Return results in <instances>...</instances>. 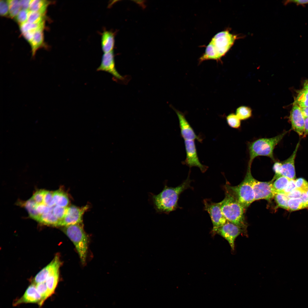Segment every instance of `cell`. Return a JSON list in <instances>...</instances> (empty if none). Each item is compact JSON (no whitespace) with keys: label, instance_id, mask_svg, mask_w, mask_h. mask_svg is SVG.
Listing matches in <instances>:
<instances>
[{"label":"cell","instance_id":"19","mask_svg":"<svg viewBox=\"0 0 308 308\" xmlns=\"http://www.w3.org/2000/svg\"><path fill=\"white\" fill-rule=\"evenodd\" d=\"M114 44V36L112 32L105 31L101 36V46L104 53L108 52L112 50Z\"/></svg>","mask_w":308,"mask_h":308},{"label":"cell","instance_id":"15","mask_svg":"<svg viewBox=\"0 0 308 308\" xmlns=\"http://www.w3.org/2000/svg\"><path fill=\"white\" fill-rule=\"evenodd\" d=\"M41 301L40 295L36 288V285L33 283L28 287L23 296L15 301L14 306L24 303H37L40 306Z\"/></svg>","mask_w":308,"mask_h":308},{"label":"cell","instance_id":"31","mask_svg":"<svg viewBox=\"0 0 308 308\" xmlns=\"http://www.w3.org/2000/svg\"><path fill=\"white\" fill-rule=\"evenodd\" d=\"M36 288L40 295L41 301L40 306L43 305L45 300L50 296L45 281L36 285Z\"/></svg>","mask_w":308,"mask_h":308},{"label":"cell","instance_id":"48","mask_svg":"<svg viewBox=\"0 0 308 308\" xmlns=\"http://www.w3.org/2000/svg\"><path fill=\"white\" fill-rule=\"evenodd\" d=\"M308 134V117L305 118V120L304 131L303 135L305 136Z\"/></svg>","mask_w":308,"mask_h":308},{"label":"cell","instance_id":"22","mask_svg":"<svg viewBox=\"0 0 308 308\" xmlns=\"http://www.w3.org/2000/svg\"><path fill=\"white\" fill-rule=\"evenodd\" d=\"M290 179L281 175L273 178L271 181L272 187L275 193H282Z\"/></svg>","mask_w":308,"mask_h":308},{"label":"cell","instance_id":"23","mask_svg":"<svg viewBox=\"0 0 308 308\" xmlns=\"http://www.w3.org/2000/svg\"><path fill=\"white\" fill-rule=\"evenodd\" d=\"M50 3L46 0H31L28 10L45 14L47 7Z\"/></svg>","mask_w":308,"mask_h":308},{"label":"cell","instance_id":"37","mask_svg":"<svg viewBox=\"0 0 308 308\" xmlns=\"http://www.w3.org/2000/svg\"><path fill=\"white\" fill-rule=\"evenodd\" d=\"M43 204L49 207L55 206L53 200V192L46 191Z\"/></svg>","mask_w":308,"mask_h":308},{"label":"cell","instance_id":"36","mask_svg":"<svg viewBox=\"0 0 308 308\" xmlns=\"http://www.w3.org/2000/svg\"><path fill=\"white\" fill-rule=\"evenodd\" d=\"M67 208L68 207H62L55 206L52 212L54 215L61 221L64 217L66 212Z\"/></svg>","mask_w":308,"mask_h":308},{"label":"cell","instance_id":"16","mask_svg":"<svg viewBox=\"0 0 308 308\" xmlns=\"http://www.w3.org/2000/svg\"><path fill=\"white\" fill-rule=\"evenodd\" d=\"M299 145V141L297 143L295 150L291 155L282 163L280 170V176H283L290 179H294L295 178V160Z\"/></svg>","mask_w":308,"mask_h":308},{"label":"cell","instance_id":"49","mask_svg":"<svg viewBox=\"0 0 308 308\" xmlns=\"http://www.w3.org/2000/svg\"><path fill=\"white\" fill-rule=\"evenodd\" d=\"M301 110L304 118L308 117V107L300 108Z\"/></svg>","mask_w":308,"mask_h":308},{"label":"cell","instance_id":"27","mask_svg":"<svg viewBox=\"0 0 308 308\" xmlns=\"http://www.w3.org/2000/svg\"><path fill=\"white\" fill-rule=\"evenodd\" d=\"M294 103L300 108L308 107V91L304 89L299 91Z\"/></svg>","mask_w":308,"mask_h":308},{"label":"cell","instance_id":"46","mask_svg":"<svg viewBox=\"0 0 308 308\" xmlns=\"http://www.w3.org/2000/svg\"><path fill=\"white\" fill-rule=\"evenodd\" d=\"M300 198L302 200L303 208H308V195L303 193Z\"/></svg>","mask_w":308,"mask_h":308},{"label":"cell","instance_id":"43","mask_svg":"<svg viewBox=\"0 0 308 308\" xmlns=\"http://www.w3.org/2000/svg\"><path fill=\"white\" fill-rule=\"evenodd\" d=\"M303 193L300 190L296 188L286 195L289 199L299 198L301 197Z\"/></svg>","mask_w":308,"mask_h":308},{"label":"cell","instance_id":"47","mask_svg":"<svg viewBox=\"0 0 308 308\" xmlns=\"http://www.w3.org/2000/svg\"><path fill=\"white\" fill-rule=\"evenodd\" d=\"M288 3H293L298 5H304L308 4V0H289Z\"/></svg>","mask_w":308,"mask_h":308},{"label":"cell","instance_id":"4","mask_svg":"<svg viewBox=\"0 0 308 308\" xmlns=\"http://www.w3.org/2000/svg\"><path fill=\"white\" fill-rule=\"evenodd\" d=\"M287 131H285L275 137L261 138L248 143L249 155L248 165L251 166L254 159L257 157L264 156L275 161L273 151L276 146L282 139Z\"/></svg>","mask_w":308,"mask_h":308},{"label":"cell","instance_id":"50","mask_svg":"<svg viewBox=\"0 0 308 308\" xmlns=\"http://www.w3.org/2000/svg\"><path fill=\"white\" fill-rule=\"evenodd\" d=\"M304 89L308 91V80H306L304 82Z\"/></svg>","mask_w":308,"mask_h":308},{"label":"cell","instance_id":"45","mask_svg":"<svg viewBox=\"0 0 308 308\" xmlns=\"http://www.w3.org/2000/svg\"><path fill=\"white\" fill-rule=\"evenodd\" d=\"M31 0H21L19 1L21 8L23 9L28 10Z\"/></svg>","mask_w":308,"mask_h":308},{"label":"cell","instance_id":"12","mask_svg":"<svg viewBox=\"0 0 308 308\" xmlns=\"http://www.w3.org/2000/svg\"><path fill=\"white\" fill-rule=\"evenodd\" d=\"M178 118L181 135L185 140H197L201 142L202 139L197 135L194 129L186 119L185 114L182 112L174 109Z\"/></svg>","mask_w":308,"mask_h":308},{"label":"cell","instance_id":"35","mask_svg":"<svg viewBox=\"0 0 308 308\" xmlns=\"http://www.w3.org/2000/svg\"><path fill=\"white\" fill-rule=\"evenodd\" d=\"M296 188L308 195V182L304 179L299 178L295 180Z\"/></svg>","mask_w":308,"mask_h":308},{"label":"cell","instance_id":"3","mask_svg":"<svg viewBox=\"0 0 308 308\" xmlns=\"http://www.w3.org/2000/svg\"><path fill=\"white\" fill-rule=\"evenodd\" d=\"M225 189V197L220 202L222 213L228 221L244 230L246 228L244 217L245 209L234 195Z\"/></svg>","mask_w":308,"mask_h":308},{"label":"cell","instance_id":"14","mask_svg":"<svg viewBox=\"0 0 308 308\" xmlns=\"http://www.w3.org/2000/svg\"><path fill=\"white\" fill-rule=\"evenodd\" d=\"M290 120L292 130L299 136L303 134L305 120L301 108L294 103L290 112Z\"/></svg>","mask_w":308,"mask_h":308},{"label":"cell","instance_id":"1","mask_svg":"<svg viewBox=\"0 0 308 308\" xmlns=\"http://www.w3.org/2000/svg\"><path fill=\"white\" fill-rule=\"evenodd\" d=\"M191 180L189 176L181 185L175 187H168L166 183L162 191L157 194L150 193L149 200L156 212L168 214L178 208V201L180 194L189 188Z\"/></svg>","mask_w":308,"mask_h":308},{"label":"cell","instance_id":"24","mask_svg":"<svg viewBox=\"0 0 308 308\" xmlns=\"http://www.w3.org/2000/svg\"><path fill=\"white\" fill-rule=\"evenodd\" d=\"M37 221L46 225L58 226L60 221L51 211L41 215Z\"/></svg>","mask_w":308,"mask_h":308},{"label":"cell","instance_id":"28","mask_svg":"<svg viewBox=\"0 0 308 308\" xmlns=\"http://www.w3.org/2000/svg\"><path fill=\"white\" fill-rule=\"evenodd\" d=\"M252 112V110L250 108L242 106L237 108L236 114L241 120H246L251 117Z\"/></svg>","mask_w":308,"mask_h":308},{"label":"cell","instance_id":"29","mask_svg":"<svg viewBox=\"0 0 308 308\" xmlns=\"http://www.w3.org/2000/svg\"><path fill=\"white\" fill-rule=\"evenodd\" d=\"M274 198L279 207L289 210L288 203L289 198L286 195L282 193H276Z\"/></svg>","mask_w":308,"mask_h":308},{"label":"cell","instance_id":"21","mask_svg":"<svg viewBox=\"0 0 308 308\" xmlns=\"http://www.w3.org/2000/svg\"><path fill=\"white\" fill-rule=\"evenodd\" d=\"M53 200L55 206L62 207H68L69 202L67 194L61 190L53 192Z\"/></svg>","mask_w":308,"mask_h":308},{"label":"cell","instance_id":"34","mask_svg":"<svg viewBox=\"0 0 308 308\" xmlns=\"http://www.w3.org/2000/svg\"><path fill=\"white\" fill-rule=\"evenodd\" d=\"M288 204L289 210L295 211L303 208L302 200L300 197L289 199Z\"/></svg>","mask_w":308,"mask_h":308},{"label":"cell","instance_id":"8","mask_svg":"<svg viewBox=\"0 0 308 308\" xmlns=\"http://www.w3.org/2000/svg\"><path fill=\"white\" fill-rule=\"evenodd\" d=\"M204 208L209 214L212 224V233L215 232L220 227L227 221L223 214L221 208L220 202H214L210 200L205 199L203 201Z\"/></svg>","mask_w":308,"mask_h":308},{"label":"cell","instance_id":"7","mask_svg":"<svg viewBox=\"0 0 308 308\" xmlns=\"http://www.w3.org/2000/svg\"><path fill=\"white\" fill-rule=\"evenodd\" d=\"M251 166L248 165L246 175L253 188L255 195V200L260 199L270 200L274 198L275 193L272 187L271 181L262 182L255 179L252 175Z\"/></svg>","mask_w":308,"mask_h":308},{"label":"cell","instance_id":"13","mask_svg":"<svg viewBox=\"0 0 308 308\" xmlns=\"http://www.w3.org/2000/svg\"><path fill=\"white\" fill-rule=\"evenodd\" d=\"M97 71L107 72L116 78L122 80L123 78L116 70L115 64L113 50L104 53L100 66L97 69Z\"/></svg>","mask_w":308,"mask_h":308},{"label":"cell","instance_id":"42","mask_svg":"<svg viewBox=\"0 0 308 308\" xmlns=\"http://www.w3.org/2000/svg\"><path fill=\"white\" fill-rule=\"evenodd\" d=\"M295 180L290 179L285 188L283 191L282 193L287 195L296 188L295 185Z\"/></svg>","mask_w":308,"mask_h":308},{"label":"cell","instance_id":"11","mask_svg":"<svg viewBox=\"0 0 308 308\" xmlns=\"http://www.w3.org/2000/svg\"><path fill=\"white\" fill-rule=\"evenodd\" d=\"M88 208L86 206L79 208L74 205L68 206L66 213L59 224L58 226H67L71 225L82 224V216Z\"/></svg>","mask_w":308,"mask_h":308},{"label":"cell","instance_id":"2","mask_svg":"<svg viewBox=\"0 0 308 308\" xmlns=\"http://www.w3.org/2000/svg\"><path fill=\"white\" fill-rule=\"evenodd\" d=\"M236 36L225 31L218 33L212 38L205 53L199 58V62L208 60H218L229 50Z\"/></svg>","mask_w":308,"mask_h":308},{"label":"cell","instance_id":"20","mask_svg":"<svg viewBox=\"0 0 308 308\" xmlns=\"http://www.w3.org/2000/svg\"><path fill=\"white\" fill-rule=\"evenodd\" d=\"M44 25L41 27L36 31L33 39L30 43L31 46L33 56H35L37 50L43 44Z\"/></svg>","mask_w":308,"mask_h":308},{"label":"cell","instance_id":"26","mask_svg":"<svg viewBox=\"0 0 308 308\" xmlns=\"http://www.w3.org/2000/svg\"><path fill=\"white\" fill-rule=\"evenodd\" d=\"M9 8V16L11 18L15 17L21 10L19 1L7 0Z\"/></svg>","mask_w":308,"mask_h":308},{"label":"cell","instance_id":"25","mask_svg":"<svg viewBox=\"0 0 308 308\" xmlns=\"http://www.w3.org/2000/svg\"><path fill=\"white\" fill-rule=\"evenodd\" d=\"M37 204L31 198L25 203L24 206L27 210L31 217L37 221L40 215L37 211L36 207Z\"/></svg>","mask_w":308,"mask_h":308},{"label":"cell","instance_id":"17","mask_svg":"<svg viewBox=\"0 0 308 308\" xmlns=\"http://www.w3.org/2000/svg\"><path fill=\"white\" fill-rule=\"evenodd\" d=\"M61 264L59 255H56L52 262L40 271L35 276L33 283L37 284L45 282L49 274L58 265Z\"/></svg>","mask_w":308,"mask_h":308},{"label":"cell","instance_id":"6","mask_svg":"<svg viewBox=\"0 0 308 308\" xmlns=\"http://www.w3.org/2000/svg\"><path fill=\"white\" fill-rule=\"evenodd\" d=\"M225 187L234 195L245 209L255 201L253 188L246 175L244 180L239 185L232 186L228 185Z\"/></svg>","mask_w":308,"mask_h":308},{"label":"cell","instance_id":"33","mask_svg":"<svg viewBox=\"0 0 308 308\" xmlns=\"http://www.w3.org/2000/svg\"><path fill=\"white\" fill-rule=\"evenodd\" d=\"M226 120L228 125L230 127L238 129L241 126V120L236 114L232 113L226 117Z\"/></svg>","mask_w":308,"mask_h":308},{"label":"cell","instance_id":"9","mask_svg":"<svg viewBox=\"0 0 308 308\" xmlns=\"http://www.w3.org/2000/svg\"><path fill=\"white\" fill-rule=\"evenodd\" d=\"M186 154L185 159L182 164L187 165L190 168L193 167H198L202 173L205 172L208 169L207 166L202 165L200 161L198 156L194 140L184 141Z\"/></svg>","mask_w":308,"mask_h":308},{"label":"cell","instance_id":"41","mask_svg":"<svg viewBox=\"0 0 308 308\" xmlns=\"http://www.w3.org/2000/svg\"><path fill=\"white\" fill-rule=\"evenodd\" d=\"M0 13L2 16H6L9 14V8L7 1H0Z\"/></svg>","mask_w":308,"mask_h":308},{"label":"cell","instance_id":"30","mask_svg":"<svg viewBox=\"0 0 308 308\" xmlns=\"http://www.w3.org/2000/svg\"><path fill=\"white\" fill-rule=\"evenodd\" d=\"M44 25V21L40 24H34L26 22L20 25L21 31L23 33L27 32L35 33L41 27Z\"/></svg>","mask_w":308,"mask_h":308},{"label":"cell","instance_id":"39","mask_svg":"<svg viewBox=\"0 0 308 308\" xmlns=\"http://www.w3.org/2000/svg\"><path fill=\"white\" fill-rule=\"evenodd\" d=\"M45 191L43 190H38L36 192L32 197L37 204H43Z\"/></svg>","mask_w":308,"mask_h":308},{"label":"cell","instance_id":"10","mask_svg":"<svg viewBox=\"0 0 308 308\" xmlns=\"http://www.w3.org/2000/svg\"><path fill=\"white\" fill-rule=\"evenodd\" d=\"M244 230L240 227L228 221L218 228L215 232L224 238L229 243L231 249L234 250L236 238Z\"/></svg>","mask_w":308,"mask_h":308},{"label":"cell","instance_id":"44","mask_svg":"<svg viewBox=\"0 0 308 308\" xmlns=\"http://www.w3.org/2000/svg\"><path fill=\"white\" fill-rule=\"evenodd\" d=\"M282 165V163L279 162H275L273 167V169L275 173V175L273 178L278 177L280 175V170Z\"/></svg>","mask_w":308,"mask_h":308},{"label":"cell","instance_id":"18","mask_svg":"<svg viewBox=\"0 0 308 308\" xmlns=\"http://www.w3.org/2000/svg\"><path fill=\"white\" fill-rule=\"evenodd\" d=\"M61 265L56 266L49 275L45 282L50 296L55 292L59 279V268Z\"/></svg>","mask_w":308,"mask_h":308},{"label":"cell","instance_id":"40","mask_svg":"<svg viewBox=\"0 0 308 308\" xmlns=\"http://www.w3.org/2000/svg\"><path fill=\"white\" fill-rule=\"evenodd\" d=\"M54 206L49 207L43 204H37L36 209L37 212L40 216L43 214L52 211Z\"/></svg>","mask_w":308,"mask_h":308},{"label":"cell","instance_id":"32","mask_svg":"<svg viewBox=\"0 0 308 308\" xmlns=\"http://www.w3.org/2000/svg\"><path fill=\"white\" fill-rule=\"evenodd\" d=\"M45 14L29 11L27 22L34 24H40L44 21Z\"/></svg>","mask_w":308,"mask_h":308},{"label":"cell","instance_id":"38","mask_svg":"<svg viewBox=\"0 0 308 308\" xmlns=\"http://www.w3.org/2000/svg\"><path fill=\"white\" fill-rule=\"evenodd\" d=\"M29 10L21 9L15 17L16 21L20 25L27 22Z\"/></svg>","mask_w":308,"mask_h":308},{"label":"cell","instance_id":"5","mask_svg":"<svg viewBox=\"0 0 308 308\" xmlns=\"http://www.w3.org/2000/svg\"><path fill=\"white\" fill-rule=\"evenodd\" d=\"M82 224L64 226L63 230L74 244L83 265L86 263L88 249V238Z\"/></svg>","mask_w":308,"mask_h":308}]
</instances>
